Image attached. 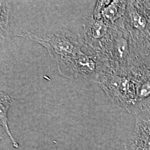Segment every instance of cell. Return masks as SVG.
Segmentation results:
<instances>
[{"label":"cell","instance_id":"cell-1","mask_svg":"<svg viewBox=\"0 0 150 150\" xmlns=\"http://www.w3.org/2000/svg\"><path fill=\"white\" fill-rule=\"evenodd\" d=\"M18 36L28 38L42 46L57 65L70 61L82 51L83 47L78 33L66 28L36 33L25 31Z\"/></svg>","mask_w":150,"mask_h":150},{"label":"cell","instance_id":"cell-2","mask_svg":"<svg viewBox=\"0 0 150 150\" xmlns=\"http://www.w3.org/2000/svg\"><path fill=\"white\" fill-rule=\"evenodd\" d=\"M104 55L113 70L127 72L137 58L134 42L125 25L123 18L111 25Z\"/></svg>","mask_w":150,"mask_h":150},{"label":"cell","instance_id":"cell-3","mask_svg":"<svg viewBox=\"0 0 150 150\" xmlns=\"http://www.w3.org/2000/svg\"><path fill=\"white\" fill-rule=\"evenodd\" d=\"M97 83L115 105L132 112L136 103V86L129 71L118 72L111 68Z\"/></svg>","mask_w":150,"mask_h":150},{"label":"cell","instance_id":"cell-4","mask_svg":"<svg viewBox=\"0 0 150 150\" xmlns=\"http://www.w3.org/2000/svg\"><path fill=\"white\" fill-rule=\"evenodd\" d=\"M110 25L102 18H95L91 14L83 20L81 29L77 33L82 46L86 47L89 54L105 57L104 51L110 37Z\"/></svg>","mask_w":150,"mask_h":150},{"label":"cell","instance_id":"cell-5","mask_svg":"<svg viewBox=\"0 0 150 150\" xmlns=\"http://www.w3.org/2000/svg\"><path fill=\"white\" fill-rule=\"evenodd\" d=\"M134 129L126 139V150H150V105L136 108Z\"/></svg>","mask_w":150,"mask_h":150},{"label":"cell","instance_id":"cell-6","mask_svg":"<svg viewBox=\"0 0 150 150\" xmlns=\"http://www.w3.org/2000/svg\"><path fill=\"white\" fill-rule=\"evenodd\" d=\"M123 20L132 37L145 32L150 27V22L134 6L132 1H128Z\"/></svg>","mask_w":150,"mask_h":150},{"label":"cell","instance_id":"cell-7","mask_svg":"<svg viewBox=\"0 0 150 150\" xmlns=\"http://www.w3.org/2000/svg\"><path fill=\"white\" fill-rule=\"evenodd\" d=\"M127 3L128 1H111L102 10V20L108 25H112L125 16Z\"/></svg>","mask_w":150,"mask_h":150},{"label":"cell","instance_id":"cell-8","mask_svg":"<svg viewBox=\"0 0 150 150\" xmlns=\"http://www.w3.org/2000/svg\"><path fill=\"white\" fill-rule=\"evenodd\" d=\"M132 38L137 57L150 65V27L145 32Z\"/></svg>","mask_w":150,"mask_h":150},{"label":"cell","instance_id":"cell-9","mask_svg":"<svg viewBox=\"0 0 150 150\" xmlns=\"http://www.w3.org/2000/svg\"><path fill=\"white\" fill-rule=\"evenodd\" d=\"M13 100L12 97L8 93H6L3 91H1L0 93V123L1 126L5 129L6 132L8 134V137L11 139V141L15 147L18 148V145L15 139H13L12 135L10 131L8 125L7 113L11 106V103Z\"/></svg>","mask_w":150,"mask_h":150},{"label":"cell","instance_id":"cell-10","mask_svg":"<svg viewBox=\"0 0 150 150\" xmlns=\"http://www.w3.org/2000/svg\"><path fill=\"white\" fill-rule=\"evenodd\" d=\"M11 3L8 1H0V35L1 38L8 40L12 37L13 33L10 25Z\"/></svg>","mask_w":150,"mask_h":150},{"label":"cell","instance_id":"cell-11","mask_svg":"<svg viewBox=\"0 0 150 150\" xmlns=\"http://www.w3.org/2000/svg\"><path fill=\"white\" fill-rule=\"evenodd\" d=\"M132 2L150 22V0L132 1Z\"/></svg>","mask_w":150,"mask_h":150},{"label":"cell","instance_id":"cell-12","mask_svg":"<svg viewBox=\"0 0 150 150\" xmlns=\"http://www.w3.org/2000/svg\"><path fill=\"white\" fill-rule=\"evenodd\" d=\"M111 2V0H103V1H96V4L95 7L92 13V15L93 17L96 19H101V12L103 8L107 5L110 2Z\"/></svg>","mask_w":150,"mask_h":150}]
</instances>
